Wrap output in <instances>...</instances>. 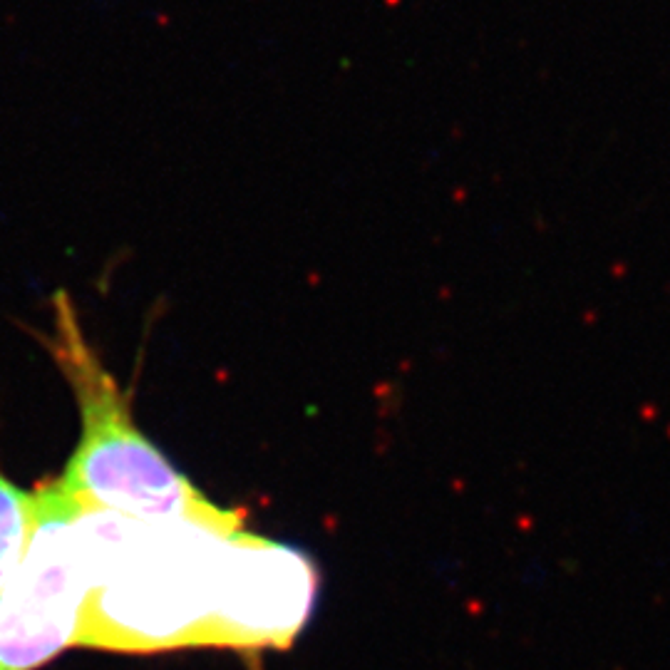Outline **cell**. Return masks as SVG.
I'll return each mask as SVG.
<instances>
[{"instance_id": "277c9868", "label": "cell", "mask_w": 670, "mask_h": 670, "mask_svg": "<svg viewBox=\"0 0 670 670\" xmlns=\"http://www.w3.org/2000/svg\"><path fill=\"white\" fill-rule=\"evenodd\" d=\"M33 532V492L20 489L0 472V591L5 589L20 561Z\"/></svg>"}, {"instance_id": "7a4b0ae2", "label": "cell", "mask_w": 670, "mask_h": 670, "mask_svg": "<svg viewBox=\"0 0 670 670\" xmlns=\"http://www.w3.org/2000/svg\"><path fill=\"white\" fill-rule=\"evenodd\" d=\"M40 340L80 407V442L57 479L65 494L87 509L149 524H216L236 514L211 504L144 437L127 392L87 340L67 290L53 295V330Z\"/></svg>"}, {"instance_id": "3957f363", "label": "cell", "mask_w": 670, "mask_h": 670, "mask_svg": "<svg viewBox=\"0 0 670 670\" xmlns=\"http://www.w3.org/2000/svg\"><path fill=\"white\" fill-rule=\"evenodd\" d=\"M77 499L53 482L33 492V532L13 579L0 591V670L48 666L80 643L87 599Z\"/></svg>"}, {"instance_id": "6da1fadb", "label": "cell", "mask_w": 670, "mask_h": 670, "mask_svg": "<svg viewBox=\"0 0 670 670\" xmlns=\"http://www.w3.org/2000/svg\"><path fill=\"white\" fill-rule=\"evenodd\" d=\"M100 509L77 517L87 599L77 646L164 651L219 646L223 554L241 527L149 524Z\"/></svg>"}]
</instances>
